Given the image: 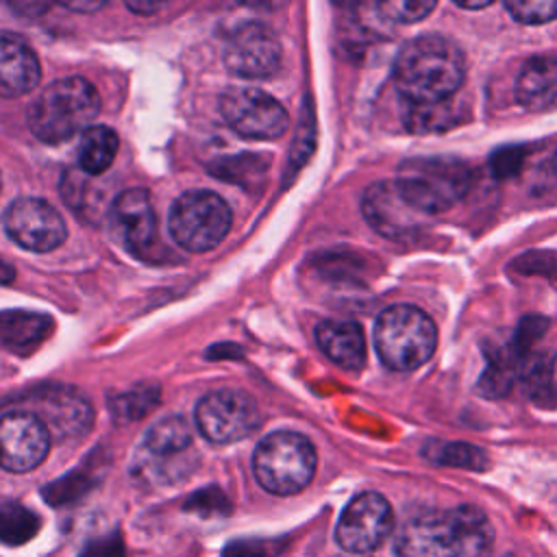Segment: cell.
<instances>
[{"label": "cell", "instance_id": "obj_27", "mask_svg": "<svg viewBox=\"0 0 557 557\" xmlns=\"http://www.w3.org/2000/svg\"><path fill=\"white\" fill-rule=\"evenodd\" d=\"M424 455L440 466L466 468L476 472L487 466L485 450L466 442H433L424 448Z\"/></svg>", "mask_w": 557, "mask_h": 557}, {"label": "cell", "instance_id": "obj_34", "mask_svg": "<svg viewBox=\"0 0 557 557\" xmlns=\"http://www.w3.org/2000/svg\"><path fill=\"white\" fill-rule=\"evenodd\" d=\"M124 542L117 533L96 537L85 544L81 557H124Z\"/></svg>", "mask_w": 557, "mask_h": 557}, {"label": "cell", "instance_id": "obj_32", "mask_svg": "<svg viewBox=\"0 0 557 557\" xmlns=\"http://www.w3.org/2000/svg\"><path fill=\"white\" fill-rule=\"evenodd\" d=\"M524 159H527V148L524 146H507V148H500L492 154L490 170L496 178H511L522 170Z\"/></svg>", "mask_w": 557, "mask_h": 557}, {"label": "cell", "instance_id": "obj_23", "mask_svg": "<svg viewBox=\"0 0 557 557\" xmlns=\"http://www.w3.org/2000/svg\"><path fill=\"white\" fill-rule=\"evenodd\" d=\"M117 152V135L109 126H89L81 135L78 165L83 172L98 176L113 163Z\"/></svg>", "mask_w": 557, "mask_h": 557}, {"label": "cell", "instance_id": "obj_24", "mask_svg": "<svg viewBox=\"0 0 557 557\" xmlns=\"http://www.w3.org/2000/svg\"><path fill=\"white\" fill-rule=\"evenodd\" d=\"M463 111L461 104L453 102V98L433 102V104H416L407 111L405 124L411 133H440L455 124H461Z\"/></svg>", "mask_w": 557, "mask_h": 557}, {"label": "cell", "instance_id": "obj_12", "mask_svg": "<svg viewBox=\"0 0 557 557\" xmlns=\"http://www.w3.org/2000/svg\"><path fill=\"white\" fill-rule=\"evenodd\" d=\"M2 224L20 248L33 252H50L65 239V222L59 211L33 196L15 198L2 215Z\"/></svg>", "mask_w": 557, "mask_h": 557}, {"label": "cell", "instance_id": "obj_38", "mask_svg": "<svg viewBox=\"0 0 557 557\" xmlns=\"http://www.w3.org/2000/svg\"><path fill=\"white\" fill-rule=\"evenodd\" d=\"M492 4V0H483V2H457V7L459 9H466V11H479V9H485V7H490Z\"/></svg>", "mask_w": 557, "mask_h": 557}, {"label": "cell", "instance_id": "obj_28", "mask_svg": "<svg viewBox=\"0 0 557 557\" xmlns=\"http://www.w3.org/2000/svg\"><path fill=\"white\" fill-rule=\"evenodd\" d=\"M159 403V387L139 385L126 394L113 396L109 407L120 420H139L148 411H152Z\"/></svg>", "mask_w": 557, "mask_h": 557}, {"label": "cell", "instance_id": "obj_22", "mask_svg": "<svg viewBox=\"0 0 557 557\" xmlns=\"http://www.w3.org/2000/svg\"><path fill=\"white\" fill-rule=\"evenodd\" d=\"M485 357H487V366L476 381V392L485 398H503L511 392L518 379L522 357L516 355L509 342H505L498 348H490V350L485 348Z\"/></svg>", "mask_w": 557, "mask_h": 557}, {"label": "cell", "instance_id": "obj_20", "mask_svg": "<svg viewBox=\"0 0 557 557\" xmlns=\"http://www.w3.org/2000/svg\"><path fill=\"white\" fill-rule=\"evenodd\" d=\"M315 342L344 370H359L366 363V337L357 322L322 320L315 326Z\"/></svg>", "mask_w": 557, "mask_h": 557}, {"label": "cell", "instance_id": "obj_35", "mask_svg": "<svg viewBox=\"0 0 557 557\" xmlns=\"http://www.w3.org/2000/svg\"><path fill=\"white\" fill-rule=\"evenodd\" d=\"M102 7H104V2H65V9L81 11V13H91V11H98Z\"/></svg>", "mask_w": 557, "mask_h": 557}, {"label": "cell", "instance_id": "obj_25", "mask_svg": "<svg viewBox=\"0 0 557 557\" xmlns=\"http://www.w3.org/2000/svg\"><path fill=\"white\" fill-rule=\"evenodd\" d=\"M555 370V355L550 350H533L529 352L518 370L520 385L535 400H546L550 394Z\"/></svg>", "mask_w": 557, "mask_h": 557}, {"label": "cell", "instance_id": "obj_1", "mask_svg": "<svg viewBox=\"0 0 557 557\" xmlns=\"http://www.w3.org/2000/svg\"><path fill=\"white\" fill-rule=\"evenodd\" d=\"M463 78V52L442 35L409 39L394 59V83L411 107L453 98Z\"/></svg>", "mask_w": 557, "mask_h": 557}, {"label": "cell", "instance_id": "obj_29", "mask_svg": "<svg viewBox=\"0 0 557 557\" xmlns=\"http://www.w3.org/2000/svg\"><path fill=\"white\" fill-rule=\"evenodd\" d=\"M505 11L520 24H546L557 17V0H507Z\"/></svg>", "mask_w": 557, "mask_h": 557}, {"label": "cell", "instance_id": "obj_30", "mask_svg": "<svg viewBox=\"0 0 557 557\" xmlns=\"http://www.w3.org/2000/svg\"><path fill=\"white\" fill-rule=\"evenodd\" d=\"M546 329H548V318L540 313H529L518 320V326L509 337V346L516 350L518 357L524 359L529 352H533V346L544 337Z\"/></svg>", "mask_w": 557, "mask_h": 557}, {"label": "cell", "instance_id": "obj_31", "mask_svg": "<svg viewBox=\"0 0 557 557\" xmlns=\"http://www.w3.org/2000/svg\"><path fill=\"white\" fill-rule=\"evenodd\" d=\"M433 9H435L433 0H396V2L376 4V11L383 15V20H392V22H400V24L420 22Z\"/></svg>", "mask_w": 557, "mask_h": 557}, {"label": "cell", "instance_id": "obj_6", "mask_svg": "<svg viewBox=\"0 0 557 557\" xmlns=\"http://www.w3.org/2000/svg\"><path fill=\"white\" fill-rule=\"evenodd\" d=\"M315 448L305 435L276 431L257 444L252 472L265 492L292 496L309 485L315 472Z\"/></svg>", "mask_w": 557, "mask_h": 557}, {"label": "cell", "instance_id": "obj_2", "mask_svg": "<svg viewBox=\"0 0 557 557\" xmlns=\"http://www.w3.org/2000/svg\"><path fill=\"white\" fill-rule=\"evenodd\" d=\"M490 524L476 507L424 511L407 518L396 533L398 557H459L487 540Z\"/></svg>", "mask_w": 557, "mask_h": 557}, {"label": "cell", "instance_id": "obj_17", "mask_svg": "<svg viewBox=\"0 0 557 557\" xmlns=\"http://www.w3.org/2000/svg\"><path fill=\"white\" fill-rule=\"evenodd\" d=\"M226 67L242 78H265L281 63V46L276 35L257 22L239 26L224 50Z\"/></svg>", "mask_w": 557, "mask_h": 557}, {"label": "cell", "instance_id": "obj_36", "mask_svg": "<svg viewBox=\"0 0 557 557\" xmlns=\"http://www.w3.org/2000/svg\"><path fill=\"white\" fill-rule=\"evenodd\" d=\"M126 7L131 9V11H135V13H154V11H159L163 4L161 2H137V0H133V2H126Z\"/></svg>", "mask_w": 557, "mask_h": 557}, {"label": "cell", "instance_id": "obj_5", "mask_svg": "<svg viewBox=\"0 0 557 557\" xmlns=\"http://www.w3.org/2000/svg\"><path fill=\"white\" fill-rule=\"evenodd\" d=\"M435 346L437 329L433 320L413 305H392L374 322V348L389 370H416L431 359Z\"/></svg>", "mask_w": 557, "mask_h": 557}, {"label": "cell", "instance_id": "obj_9", "mask_svg": "<svg viewBox=\"0 0 557 557\" xmlns=\"http://www.w3.org/2000/svg\"><path fill=\"white\" fill-rule=\"evenodd\" d=\"M224 122L248 139H276L287 128V111L270 94L255 87H231L220 96Z\"/></svg>", "mask_w": 557, "mask_h": 557}, {"label": "cell", "instance_id": "obj_8", "mask_svg": "<svg viewBox=\"0 0 557 557\" xmlns=\"http://www.w3.org/2000/svg\"><path fill=\"white\" fill-rule=\"evenodd\" d=\"M261 424L257 403L242 389L222 387L202 396L196 405V426L213 444H233L248 437Z\"/></svg>", "mask_w": 557, "mask_h": 557}, {"label": "cell", "instance_id": "obj_14", "mask_svg": "<svg viewBox=\"0 0 557 557\" xmlns=\"http://www.w3.org/2000/svg\"><path fill=\"white\" fill-rule=\"evenodd\" d=\"M24 411L37 416L50 435L70 440L81 437L91 426V407L87 398L70 385H44L26 396Z\"/></svg>", "mask_w": 557, "mask_h": 557}, {"label": "cell", "instance_id": "obj_15", "mask_svg": "<svg viewBox=\"0 0 557 557\" xmlns=\"http://www.w3.org/2000/svg\"><path fill=\"white\" fill-rule=\"evenodd\" d=\"M191 446V429L185 418L170 416L159 422H154L141 446L137 470H141L144 476L157 479V481H172L174 476H181L185 470V455Z\"/></svg>", "mask_w": 557, "mask_h": 557}, {"label": "cell", "instance_id": "obj_18", "mask_svg": "<svg viewBox=\"0 0 557 557\" xmlns=\"http://www.w3.org/2000/svg\"><path fill=\"white\" fill-rule=\"evenodd\" d=\"M39 78V59L26 39L0 33V98H20L37 87Z\"/></svg>", "mask_w": 557, "mask_h": 557}, {"label": "cell", "instance_id": "obj_16", "mask_svg": "<svg viewBox=\"0 0 557 557\" xmlns=\"http://www.w3.org/2000/svg\"><path fill=\"white\" fill-rule=\"evenodd\" d=\"M113 231L120 242L141 259H154L159 250L157 215L146 189L135 187L122 191L111 207Z\"/></svg>", "mask_w": 557, "mask_h": 557}, {"label": "cell", "instance_id": "obj_7", "mask_svg": "<svg viewBox=\"0 0 557 557\" xmlns=\"http://www.w3.org/2000/svg\"><path fill=\"white\" fill-rule=\"evenodd\" d=\"M231 222L228 205L207 189H191L178 196L168 218L172 239L189 252L215 248L226 237Z\"/></svg>", "mask_w": 557, "mask_h": 557}, {"label": "cell", "instance_id": "obj_33", "mask_svg": "<svg viewBox=\"0 0 557 557\" xmlns=\"http://www.w3.org/2000/svg\"><path fill=\"white\" fill-rule=\"evenodd\" d=\"M278 548H274L272 542H263V540H237L231 542L222 557H274Z\"/></svg>", "mask_w": 557, "mask_h": 557}, {"label": "cell", "instance_id": "obj_4", "mask_svg": "<svg viewBox=\"0 0 557 557\" xmlns=\"http://www.w3.org/2000/svg\"><path fill=\"white\" fill-rule=\"evenodd\" d=\"M394 181L416 209L433 218L466 196L472 185V168L453 157H411L398 165Z\"/></svg>", "mask_w": 557, "mask_h": 557}, {"label": "cell", "instance_id": "obj_11", "mask_svg": "<svg viewBox=\"0 0 557 557\" xmlns=\"http://www.w3.org/2000/svg\"><path fill=\"white\" fill-rule=\"evenodd\" d=\"M392 527L394 511L387 498L379 492H361L344 507L335 540L344 550L366 555L383 544Z\"/></svg>", "mask_w": 557, "mask_h": 557}, {"label": "cell", "instance_id": "obj_26", "mask_svg": "<svg viewBox=\"0 0 557 557\" xmlns=\"http://www.w3.org/2000/svg\"><path fill=\"white\" fill-rule=\"evenodd\" d=\"M41 527V520L35 511L26 509L20 503L0 505V542L9 546H20L30 542Z\"/></svg>", "mask_w": 557, "mask_h": 557}, {"label": "cell", "instance_id": "obj_39", "mask_svg": "<svg viewBox=\"0 0 557 557\" xmlns=\"http://www.w3.org/2000/svg\"><path fill=\"white\" fill-rule=\"evenodd\" d=\"M550 174L557 178V152H555L553 159H550Z\"/></svg>", "mask_w": 557, "mask_h": 557}, {"label": "cell", "instance_id": "obj_37", "mask_svg": "<svg viewBox=\"0 0 557 557\" xmlns=\"http://www.w3.org/2000/svg\"><path fill=\"white\" fill-rule=\"evenodd\" d=\"M13 276H15V270H13L9 263H4V261L0 259V285L11 283V281H13Z\"/></svg>", "mask_w": 557, "mask_h": 557}, {"label": "cell", "instance_id": "obj_13", "mask_svg": "<svg viewBox=\"0 0 557 557\" xmlns=\"http://www.w3.org/2000/svg\"><path fill=\"white\" fill-rule=\"evenodd\" d=\"M50 431L24 409L0 416V468L9 472L35 470L50 450Z\"/></svg>", "mask_w": 557, "mask_h": 557}, {"label": "cell", "instance_id": "obj_10", "mask_svg": "<svg viewBox=\"0 0 557 557\" xmlns=\"http://www.w3.org/2000/svg\"><path fill=\"white\" fill-rule=\"evenodd\" d=\"M361 213L379 235L394 242H407L418 237L431 220V215L416 209L403 196L396 181L372 183L363 191Z\"/></svg>", "mask_w": 557, "mask_h": 557}, {"label": "cell", "instance_id": "obj_21", "mask_svg": "<svg viewBox=\"0 0 557 557\" xmlns=\"http://www.w3.org/2000/svg\"><path fill=\"white\" fill-rule=\"evenodd\" d=\"M52 331V318L37 311H2L0 313V344L26 352L39 346Z\"/></svg>", "mask_w": 557, "mask_h": 557}, {"label": "cell", "instance_id": "obj_3", "mask_svg": "<svg viewBox=\"0 0 557 557\" xmlns=\"http://www.w3.org/2000/svg\"><path fill=\"white\" fill-rule=\"evenodd\" d=\"M98 113L100 96L96 87L81 76H70L50 83L33 100L26 122L37 139L59 144L78 133L83 135Z\"/></svg>", "mask_w": 557, "mask_h": 557}, {"label": "cell", "instance_id": "obj_19", "mask_svg": "<svg viewBox=\"0 0 557 557\" xmlns=\"http://www.w3.org/2000/svg\"><path fill=\"white\" fill-rule=\"evenodd\" d=\"M516 100L533 113L557 109V54L529 59L516 78Z\"/></svg>", "mask_w": 557, "mask_h": 557}]
</instances>
